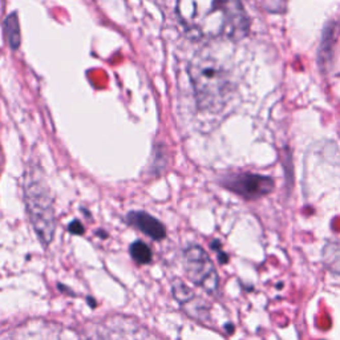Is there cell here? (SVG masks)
Instances as JSON below:
<instances>
[{"label": "cell", "instance_id": "8", "mask_svg": "<svg viewBox=\"0 0 340 340\" xmlns=\"http://www.w3.org/2000/svg\"><path fill=\"white\" fill-rule=\"evenodd\" d=\"M4 31H6V36H7L8 44L11 48L16 49L20 44V31H19V23H17L16 15H10L4 21Z\"/></svg>", "mask_w": 340, "mask_h": 340}, {"label": "cell", "instance_id": "2", "mask_svg": "<svg viewBox=\"0 0 340 340\" xmlns=\"http://www.w3.org/2000/svg\"><path fill=\"white\" fill-rule=\"evenodd\" d=\"M189 74L199 108L210 112L222 109L231 93L229 73L223 65L210 55H197L190 63Z\"/></svg>", "mask_w": 340, "mask_h": 340}, {"label": "cell", "instance_id": "1", "mask_svg": "<svg viewBox=\"0 0 340 340\" xmlns=\"http://www.w3.org/2000/svg\"><path fill=\"white\" fill-rule=\"evenodd\" d=\"M177 14L188 34L196 39L239 40L249 31L241 0H178Z\"/></svg>", "mask_w": 340, "mask_h": 340}, {"label": "cell", "instance_id": "5", "mask_svg": "<svg viewBox=\"0 0 340 340\" xmlns=\"http://www.w3.org/2000/svg\"><path fill=\"white\" fill-rule=\"evenodd\" d=\"M226 188L246 199H255L273 192L274 181L259 174L232 175L225 181Z\"/></svg>", "mask_w": 340, "mask_h": 340}, {"label": "cell", "instance_id": "11", "mask_svg": "<svg viewBox=\"0 0 340 340\" xmlns=\"http://www.w3.org/2000/svg\"><path fill=\"white\" fill-rule=\"evenodd\" d=\"M69 231H71L72 234H83V232H84V227H83V225H81L80 222L73 221V222L69 225Z\"/></svg>", "mask_w": 340, "mask_h": 340}, {"label": "cell", "instance_id": "4", "mask_svg": "<svg viewBox=\"0 0 340 340\" xmlns=\"http://www.w3.org/2000/svg\"><path fill=\"white\" fill-rule=\"evenodd\" d=\"M185 270L189 279L202 287L210 295H216L219 289V278L216 266L205 250L190 246L185 253Z\"/></svg>", "mask_w": 340, "mask_h": 340}, {"label": "cell", "instance_id": "10", "mask_svg": "<svg viewBox=\"0 0 340 340\" xmlns=\"http://www.w3.org/2000/svg\"><path fill=\"white\" fill-rule=\"evenodd\" d=\"M173 294H174L175 299L178 300L181 304H184V306H186L189 302H192L196 298L192 290L189 289L185 283H182L181 280L174 282V284H173Z\"/></svg>", "mask_w": 340, "mask_h": 340}, {"label": "cell", "instance_id": "7", "mask_svg": "<svg viewBox=\"0 0 340 340\" xmlns=\"http://www.w3.org/2000/svg\"><path fill=\"white\" fill-rule=\"evenodd\" d=\"M322 259L331 273L340 275V239L327 243L322 251Z\"/></svg>", "mask_w": 340, "mask_h": 340}, {"label": "cell", "instance_id": "6", "mask_svg": "<svg viewBox=\"0 0 340 340\" xmlns=\"http://www.w3.org/2000/svg\"><path fill=\"white\" fill-rule=\"evenodd\" d=\"M129 221H130L132 225H135L136 227H138L150 238L157 239V241L165 238V227L162 226L159 219L149 216L146 213H132V214H129Z\"/></svg>", "mask_w": 340, "mask_h": 340}, {"label": "cell", "instance_id": "9", "mask_svg": "<svg viewBox=\"0 0 340 340\" xmlns=\"http://www.w3.org/2000/svg\"><path fill=\"white\" fill-rule=\"evenodd\" d=\"M130 254L133 256V259L138 263H149L152 260V250L148 245H145L144 242H135L130 246Z\"/></svg>", "mask_w": 340, "mask_h": 340}, {"label": "cell", "instance_id": "3", "mask_svg": "<svg viewBox=\"0 0 340 340\" xmlns=\"http://www.w3.org/2000/svg\"><path fill=\"white\" fill-rule=\"evenodd\" d=\"M27 205L31 221L43 245H49L55 234V216L51 198L40 185H31L27 192Z\"/></svg>", "mask_w": 340, "mask_h": 340}]
</instances>
